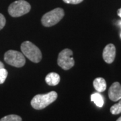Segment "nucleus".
<instances>
[{
  "label": "nucleus",
  "mask_w": 121,
  "mask_h": 121,
  "mask_svg": "<svg viewBox=\"0 0 121 121\" xmlns=\"http://www.w3.org/2000/svg\"><path fill=\"white\" fill-rule=\"evenodd\" d=\"M57 98L56 91H51L45 94H38L31 100V106L36 110H42L52 104Z\"/></svg>",
  "instance_id": "obj_1"
},
{
  "label": "nucleus",
  "mask_w": 121,
  "mask_h": 121,
  "mask_svg": "<svg viewBox=\"0 0 121 121\" xmlns=\"http://www.w3.org/2000/svg\"><path fill=\"white\" fill-rule=\"evenodd\" d=\"M21 51L24 56L34 63H39L42 59L40 50L30 41H25L21 44Z\"/></svg>",
  "instance_id": "obj_2"
},
{
  "label": "nucleus",
  "mask_w": 121,
  "mask_h": 121,
  "mask_svg": "<svg viewBox=\"0 0 121 121\" xmlns=\"http://www.w3.org/2000/svg\"><path fill=\"white\" fill-rule=\"evenodd\" d=\"M64 10L62 8H57L45 13L41 19V22L44 26L51 27L60 22L64 17Z\"/></svg>",
  "instance_id": "obj_3"
},
{
  "label": "nucleus",
  "mask_w": 121,
  "mask_h": 121,
  "mask_svg": "<svg viewBox=\"0 0 121 121\" xmlns=\"http://www.w3.org/2000/svg\"><path fill=\"white\" fill-rule=\"evenodd\" d=\"M31 6L28 2L24 0H17L9 5V14L12 17H20L30 12Z\"/></svg>",
  "instance_id": "obj_4"
},
{
  "label": "nucleus",
  "mask_w": 121,
  "mask_h": 121,
  "mask_svg": "<svg viewBox=\"0 0 121 121\" xmlns=\"http://www.w3.org/2000/svg\"><path fill=\"white\" fill-rule=\"evenodd\" d=\"M4 60L8 64L16 67H22L26 63L23 53L14 50H9L5 53Z\"/></svg>",
  "instance_id": "obj_5"
},
{
  "label": "nucleus",
  "mask_w": 121,
  "mask_h": 121,
  "mask_svg": "<svg viewBox=\"0 0 121 121\" xmlns=\"http://www.w3.org/2000/svg\"><path fill=\"white\" fill-rule=\"evenodd\" d=\"M57 63L64 70H69L72 68L75 65L73 51L69 48H65L60 51L58 56Z\"/></svg>",
  "instance_id": "obj_6"
},
{
  "label": "nucleus",
  "mask_w": 121,
  "mask_h": 121,
  "mask_svg": "<svg viewBox=\"0 0 121 121\" xmlns=\"http://www.w3.org/2000/svg\"><path fill=\"white\" fill-rule=\"evenodd\" d=\"M103 59L108 64L112 63L116 56V48L113 44H107L103 50Z\"/></svg>",
  "instance_id": "obj_7"
},
{
  "label": "nucleus",
  "mask_w": 121,
  "mask_h": 121,
  "mask_svg": "<svg viewBox=\"0 0 121 121\" xmlns=\"http://www.w3.org/2000/svg\"><path fill=\"white\" fill-rule=\"evenodd\" d=\"M109 98L112 101L117 102L121 99V85L118 82H114L110 87L108 90Z\"/></svg>",
  "instance_id": "obj_8"
},
{
  "label": "nucleus",
  "mask_w": 121,
  "mask_h": 121,
  "mask_svg": "<svg viewBox=\"0 0 121 121\" xmlns=\"http://www.w3.org/2000/svg\"><path fill=\"white\" fill-rule=\"evenodd\" d=\"M60 75L56 73H50L46 76L45 78V81L48 86H55L59 84L60 82Z\"/></svg>",
  "instance_id": "obj_9"
},
{
  "label": "nucleus",
  "mask_w": 121,
  "mask_h": 121,
  "mask_svg": "<svg viewBox=\"0 0 121 121\" xmlns=\"http://www.w3.org/2000/svg\"><path fill=\"white\" fill-rule=\"evenodd\" d=\"M93 85L98 92H103L106 89V82L104 78H97L93 82Z\"/></svg>",
  "instance_id": "obj_10"
},
{
  "label": "nucleus",
  "mask_w": 121,
  "mask_h": 121,
  "mask_svg": "<svg viewBox=\"0 0 121 121\" xmlns=\"http://www.w3.org/2000/svg\"><path fill=\"white\" fill-rule=\"evenodd\" d=\"M91 101L94 102L95 104L99 108H102L104 106V100L103 96L99 93H94L91 95Z\"/></svg>",
  "instance_id": "obj_11"
},
{
  "label": "nucleus",
  "mask_w": 121,
  "mask_h": 121,
  "mask_svg": "<svg viewBox=\"0 0 121 121\" xmlns=\"http://www.w3.org/2000/svg\"><path fill=\"white\" fill-rule=\"evenodd\" d=\"M0 121H22V118L16 114H10L3 117Z\"/></svg>",
  "instance_id": "obj_12"
},
{
  "label": "nucleus",
  "mask_w": 121,
  "mask_h": 121,
  "mask_svg": "<svg viewBox=\"0 0 121 121\" xmlns=\"http://www.w3.org/2000/svg\"><path fill=\"white\" fill-rule=\"evenodd\" d=\"M110 112L114 115L121 113V99L117 104L113 105L110 108Z\"/></svg>",
  "instance_id": "obj_13"
},
{
  "label": "nucleus",
  "mask_w": 121,
  "mask_h": 121,
  "mask_svg": "<svg viewBox=\"0 0 121 121\" xmlns=\"http://www.w3.org/2000/svg\"><path fill=\"white\" fill-rule=\"evenodd\" d=\"M8 71L5 68L0 69V84L4 83L8 77Z\"/></svg>",
  "instance_id": "obj_14"
},
{
  "label": "nucleus",
  "mask_w": 121,
  "mask_h": 121,
  "mask_svg": "<svg viewBox=\"0 0 121 121\" xmlns=\"http://www.w3.org/2000/svg\"><path fill=\"white\" fill-rule=\"evenodd\" d=\"M5 23H6V20H5L4 16L3 14L0 13V30L4 27Z\"/></svg>",
  "instance_id": "obj_15"
},
{
  "label": "nucleus",
  "mask_w": 121,
  "mask_h": 121,
  "mask_svg": "<svg viewBox=\"0 0 121 121\" xmlns=\"http://www.w3.org/2000/svg\"><path fill=\"white\" fill-rule=\"evenodd\" d=\"M83 0H63V1L66 4H78L82 3Z\"/></svg>",
  "instance_id": "obj_16"
},
{
  "label": "nucleus",
  "mask_w": 121,
  "mask_h": 121,
  "mask_svg": "<svg viewBox=\"0 0 121 121\" xmlns=\"http://www.w3.org/2000/svg\"><path fill=\"white\" fill-rule=\"evenodd\" d=\"M2 68H4V65L1 61H0V69H2Z\"/></svg>",
  "instance_id": "obj_17"
},
{
  "label": "nucleus",
  "mask_w": 121,
  "mask_h": 121,
  "mask_svg": "<svg viewBox=\"0 0 121 121\" xmlns=\"http://www.w3.org/2000/svg\"><path fill=\"white\" fill-rule=\"evenodd\" d=\"M117 121H121V117H119V118H118L117 119Z\"/></svg>",
  "instance_id": "obj_18"
},
{
  "label": "nucleus",
  "mask_w": 121,
  "mask_h": 121,
  "mask_svg": "<svg viewBox=\"0 0 121 121\" xmlns=\"http://www.w3.org/2000/svg\"></svg>",
  "instance_id": "obj_19"
},
{
  "label": "nucleus",
  "mask_w": 121,
  "mask_h": 121,
  "mask_svg": "<svg viewBox=\"0 0 121 121\" xmlns=\"http://www.w3.org/2000/svg\"></svg>",
  "instance_id": "obj_20"
}]
</instances>
